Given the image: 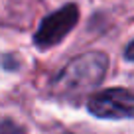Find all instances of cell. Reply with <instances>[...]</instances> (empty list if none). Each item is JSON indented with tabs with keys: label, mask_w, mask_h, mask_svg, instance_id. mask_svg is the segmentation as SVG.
<instances>
[{
	"label": "cell",
	"mask_w": 134,
	"mask_h": 134,
	"mask_svg": "<svg viewBox=\"0 0 134 134\" xmlns=\"http://www.w3.org/2000/svg\"><path fill=\"white\" fill-rule=\"evenodd\" d=\"M109 57L99 51H89L63 67L59 75L51 81V93L59 99L79 100L87 93H91L105 79Z\"/></svg>",
	"instance_id": "obj_1"
},
{
	"label": "cell",
	"mask_w": 134,
	"mask_h": 134,
	"mask_svg": "<svg viewBox=\"0 0 134 134\" xmlns=\"http://www.w3.org/2000/svg\"><path fill=\"white\" fill-rule=\"evenodd\" d=\"M89 110L99 118H134V93L126 89H107L89 99Z\"/></svg>",
	"instance_id": "obj_2"
},
{
	"label": "cell",
	"mask_w": 134,
	"mask_h": 134,
	"mask_svg": "<svg viewBox=\"0 0 134 134\" xmlns=\"http://www.w3.org/2000/svg\"><path fill=\"white\" fill-rule=\"evenodd\" d=\"M79 20V10L75 4L63 6L61 10L49 14L46 20L42 22L40 30L34 36V43L38 47H51L59 43L67 34L73 30V26Z\"/></svg>",
	"instance_id": "obj_3"
},
{
	"label": "cell",
	"mask_w": 134,
	"mask_h": 134,
	"mask_svg": "<svg viewBox=\"0 0 134 134\" xmlns=\"http://www.w3.org/2000/svg\"><path fill=\"white\" fill-rule=\"evenodd\" d=\"M0 134H28L22 126H18L12 120H4L0 122Z\"/></svg>",
	"instance_id": "obj_4"
},
{
	"label": "cell",
	"mask_w": 134,
	"mask_h": 134,
	"mask_svg": "<svg viewBox=\"0 0 134 134\" xmlns=\"http://www.w3.org/2000/svg\"><path fill=\"white\" fill-rule=\"evenodd\" d=\"M126 59H132V61H134V42L126 47Z\"/></svg>",
	"instance_id": "obj_5"
}]
</instances>
